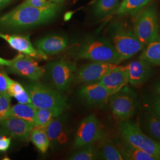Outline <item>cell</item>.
<instances>
[{
	"instance_id": "484cf974",
	"label": "cell",
	"mask_w": 160,
	"mask_h": 160,
	"mask_svg": "<svg viewBox=\"0 0 160 160\" xmlns=\"http://www.w3.org/2000/svg\"><path fill=\"white\" fill-rule=\"evenodd\" d=\"M29 139L42 154H46L50 147L49 140L45 129L34 128L30 133Z\"/></svg>"
},
{
	"instance_id": "2e32d148",
	"label": "cell",
	"mask_w": 160,
	"mask_h": 160,
	"mask_svg": "<svg viewBox=\"0 0 160 160\" xmlns=\"http://www.w3.org/2000/svg\"><path fill=\"white\" fill-rule=\"evenodd\" d=\"M33 45L38 51L48 57L64 51L68 46V39L63 34H49L36 40Z\"/></svg>"
},
{
	"instance_id": "30bf717a",
	"label": "cell",
	"mask_w": 160,
	"mask_h": 160,
	"mask_svg": "<svg viewBox=\"0 0 160 160\" xmlns=\"http://www.w3.org/2000/svg\"><path fill=\"white\" fill-rule=\"evenodd\" d=\"M12 60V64L7 67L8 73L21 76L32 81H39L43 78L45 69L40 67L34 58L19 53Z\"/></svg>"
},
{
	"instance_id": "ac0fdd59",
	"label": "cell",
	"mask_w": 160,
	"mask_h": 160,
	"mask_svg": "<svg viewBox=\"0 0 160 160\" xmlns=\"http://www.w3.org/2000/svg\"><path fill=\"white\" fill-rule=\"evenodd\" d=\"M98 82L108 90L110 96L120 91L129 83L126 66H119L110 71Z\"/></svg>"
},
{
	"instance_id": "ba28073f",
	"label": "cell",
	"mask_w": 160,
	"mask_h": 160,
	"mask_svg": "<svg viewBox=\"0 0 160 160\" xmlns=\"http://www.w3.org/2000/svg\"><path fill=\"white\" fill-rule=\"evenodd\" d=\"M133 30L144 45L159 36L157 12L154 7L147 8L138 14L133 21Z\"/></svg>"
},
{
	"instance_id": "7a4b0ae2",
	"label": "cell",
	"mask_w": 160,
	"mask_h": 160,
	"mask_svg": "<svg viewBox=\"0 0 160 160\" xmlns=\"http://www.w3.org/2000/svg\"><path fill=\"white\" fill-rule=\"evenodd\" d=\"M70 55L76 59H87L119 65L122 62L113 43L100 38H88L72 46Z\"/></svg>"
},
{
	"instance_id": "7c38bea8",
	"label": "cell",
	"mask_w": 160,
	"mask_h": 160,
	"mask_svg": "<svg viewBox=\"0 0 160 160\" xmlns=\"http://www.w3.org/2000/svg\"><path fill=\"white\" fill-rule=\"evenodd\" d=\"M78 94L87 105L98 108L104 107L110 96L108 90L98 82L83 84L80 87Z\"/></svg>"
},
{
	"instance_id": "52a82bcc",
	"label": "cell",
	"mask_w": 160,
	"mask_h": 160,
	"mask_svg": "<svg viewBox=\"0 0 160 160\" xmlns=\"http://www.w3.org/2000/svg\"><path fill=\"white\" fill-rule=\"evenodd\" d=\"M137 98L135 92L127 85L110 96L109 108L119 122L130 120L135 114L137 106Z\"/></svg>"
},
{
	"instance_id": "836d02e7",
	"label": "cell",
	"mask_w": 160,
	"mask_h": 160,
	"mask_svg": "<svg viewBox=\"0 0 160 160\" xmlns=\"http://www.w3.org/2000/svg\"><path fill=\"white\" fill-rule=\"evenodd\" d=\"M0 94L8 95L7 92V81L6 77V72L0 70Z\"/></svg>"
},
{
	"instance_id": "d4e9b609",
	"label": "cell",
	"mask_w": 160,
	"mask_h": 160,
	"mask_svg": "<svg viewBox=\"0 0 160 160\" xmlns=\"http://www.w3.org/2000/svg\"><path fill=\"white\" fill-rule=\"evenodd\" d=\"M139 58L147 61L152 65H160V37L147 45Z\"/></svg>"
},
{
	"instance_id": "3957f363",
	"label": "cell",
	"mask_w": 160,
	"mask_h": 160,
	"mask_svg": "<svg viewBox=\"0 0 160 160\" xmlns=\"http://www.w3.org/2000/svg\"><path fill=\"white\" fill-rule=\"evenodd\" d=\"M32 103L37 108L58 110L63 113L68 107L67 98L60 92L45 86L39 81H32L24 84Z\"/></svg>"
},
{
	"instance_id": "e0dca14e",
	"label": "cell",
	"mask_w": 160,
	"mask_h": 160,
	"mask_svg": "<svg viewBox=\"0 0 160 160\" xmlns=\"http://www.w3.org/2000/svg\"><path fill=\"white\" fill-rule=\"evenodd\" d=\"M0 126L5 129L12 138L22 142L29 141L30 133L34 128L32 122L12 116L0 120Z\"/></svg>"
},
{
	"instance_id": "f1b7e54d",
	"label": "cell",
	"mask_w": 160,
	"mask_h": 160,
	"mask_svg": "<svg viewBox=\"0 0 160 160\" xmlns=\"http://www.w3.org/2000/svg\"><path fill=\"white\" fill-rule=\"evenodd\" d=\"M151 0H123L115 13L118 15H128L139 12Z\"/></svg>"
},
{
	"instance_id": "d6a6232c",
	"label": "cell",
	"mask_w": 160,
	"mask_h": 160,
	"mask_svg": "<svg viewBox=\"0 0 160 160\" xmlns=\"http://www.w3.org/2000/svg\"><path fill=\"white\" fill-rule=\"evenodd\" d=\"M23 3L38 8H43L53 5L54 3L49 0H24Z\"/></svg>"
},
{
	"instance_id": "d590c367",
	"label": "cell",
	"mask_w": 160,
	"mask_h": 160,
	"mask_svg": "<svg viewBox=\"0 0 160 160\" xmlns=\"http://www.w3.org/2000/svg\"><path fill=\"white\" fill-rule=\"evenodd\" d=\"M12 59L8 60V59H6L2 58L0 57V66L8 67L12 64Z\"/></svg>"
},
{
	"instance_id": "4fadbf2b",
	"label": "cell",
	"mask_w": 160,
	"mask_h": 160,
	"mask_svg": "<svg viewBox=\"0 0 160 160\" xmlns=\"http://www.w3.org/2000/svg\"><path fill=\"white\" fill-rule=\"evenodd\" d=\"M45 131L49 140L50 147L53 150L61 148L68 141L69 129L62 114L55 118Z\"/></svg>"
},
{
	"instance_id": "8d00e7d4",
	"label": "cell",
	"mask_w": 160,
	"mask_h": 160,
	"mask_svg": "<svg viewBox=\"0 0 160 160\" xmlns=\"http://www.w3.org/2000/svg\"><path fill=\"white\" fill-rule=\"evenodd\" d=\"M12 0H0V8L6 6L8 3L11 2Z\"/></svg>"
},
{
	"instance_id": "cb8c5ba5",
	"label": "cell",
	"mask_w": 160,
	"mask_h": 160,
	"mask_svg": "<svg viewBox=\"0 0 160 160\" xmlns=\"http://www.w3.org/2000/svg\"><path fill=\"white\" fill-rule=\"evenodd\" d=\"M119 0H97L93 6V12L98 18H104L115 12Z\"/></svg>"
},
{
	"instance_id": "603a6c76",
	"label": "cell",
	"mask_w": 160,
	"mask_h": 160,
	"mask_svg": "<svg viewBox=\"0 0 160 160\" xmlns=\"http://www.w3.org/2000/svg\"><path fill=\"white\" fill-rule=\"evenodd\" d=\"M38 108L32 103H18L11 107L10 117L12 116L32 122L34 125Z\"/></svg>"
},
{
	"instance_id": "8992f818",
	"label": "cell",
	"mask_w": 160,
	"mask_h": 160,
	"mask_svg": "<svg viewBox=\"0 0 160 160\" xmlns=\"http://www.w3.org/2000/svg\"><path fill=\"white\" fill-rule=\"evenodd\" d=\"M76 63L68 60L61 59L48 63L43 78L52 88L59 92L69 89L73 83L77 70Z\"/></svg>"
},
{
	"instance_id": "6da1fadb",
	"label": "cell",
	"mask_w": 160,
	"mask_h": 160,
	"mask_svg": "<svg viewBox=\"0 0 160 160\" xmlns=\"http://www.w3.org/2000/svg\"><path fill=\"white\" fill-rule=\"evenodd\" d=\"M59 10L58 4L38 8L22 3L11 12L0 17V29L18 32L49 22L56 17Z\"/></svg>"
},
{
	"instance_id": "4dcf8cb0",
	"label": "cell",
	"mask_w": 160,
	"mask_h": 160,
	"mask_svg": "<svg viewBox=\"0 0 160 160\" xmlns=\"http://www.w3.org/2000/svg\"><path fill=\"white\" fill-rule=\"evenodd\" d=\"M11 98L9 95L0 94V120L10 117L11 109Z\"/></svg>"
},
{
	"instance_id": "74e56055",
	"label": "cell",
	"mask_w": 160,
	"mask_h": 160,
	"mask_svg": "<svg viewBox=\"0 0 160 160\" xmlns=\"http://www.w3.org/2000/svg\"><path fill=\"white\" fill-rule=\"evenodd\" d=\"M51 2L53 3H55V4H59L60 2H62L64 1L65 0H49Z\"/></svg>"
},
{
	"instance_id": "277c9868",
	"label": "cell",
	"mask_w": 160,
	"mask_h": 160,
	"mask_svg": "<svg viewBox=\"0 0 160 160\" xmlns=\"http://www.w3.org/2000/svg\"><path fill=\"white\" fill-rule=\"evenodd\" d=\"M110 34L122 62L135 55L145 46L138 39L133 29L125 23H112L110 28Z\"/></svg>"
},
{
	"instance_id": "e575fe53",
	"label": "cell",
	"mask_w": 160,
	"mask_h": 160,
	"mask_svg": "<svg viewBox=\"0 0 160 160\" xmlns=\"http://www.w3.org/2000/svg\"><path fill=\"white\" fill-rule=\"evenodd\" d=\"M153 92L160 96V77L155 80L152 85V89Z\"/></svg>"
},
{
	"instance_id": "8fae6325",
	"label": "cell",
	"mask_w": 160,
	"mask_h": 160,
	"mask_svg": "<svg viewBox=\"0 0 160 160\" xmlns=\"http://www.w3.org/2000/svg\"><path fill=\"white\" fill-rule=\"evenodd\" d=\"M119 65L101 62H92L81 66L75 74L73 82L86 84L97 82L110 71Z\"/></svg>"
},
{
	"instance_id": "9c48e42d",
	"label": "cell",
	"mask_w": 160,
	"mask_h": 160,
	"mask_svg": "<svg viewBox=\"0 0 160 160\" xmlns=\"http://www.w3.org/2000/svg\"><path fill=\"white\" fill-rule=\"evenodd\" d=\"M102 125L94 114H92L81 122L76 132L75 148L96 143L104 135Z\"/></svg>"
},
{
	"instance_id": "83f0119b",
	"label": "cell",
	"mask_w": 160,
	"mask_h": 160,
	"mask_svg": "<svg viewBox=\"0 0 160 160\" xmlns=\"http://www.w3.org/2000/svg\"><path fill=\"white\" fill-rule=\"evenodd\" d=\"M61 114L62 112L56 110L38 108L34 128L45 129L55 118Z\"/></svg>"
},
{
	"instance_id": "f546056e",
	"label": "cell",
	"mask_w": 160,
	"mask_h": 160,
	"mask_svg": "<svg viewBox=\"0 0 160 160\" xmlns=\"http://www.w3.org/2000/svg\"><path fill=\"white\" fill-rule=\"evenodd\" d=\"M69 160H98L96 143H92L77 148L68 158Z\"/></svg>"
},
{
	"instance_id": "9a60e30c",
	"label": "cell",
	"mask_w": 160,
	"mask_h": 160,
	"mask_svg": "<svg viewBox=\"0 0 160 160\" xmlns=\"http://www.w3.org/2000/svg\"><path fill=\"white\" fill-rule=\"evenodd\" d=\"M0 38L19 53L27 55L37 60H45L48 57L38 51L31 43L30 35L4 34L0 32Z\"/></svg>"
},
{
	"instance_id": "ffe728a7",
	"label": "cell",
	"mask_w": 160,
	"mask_h": 160,
	"mask_svg": "<svg viewBox=\"0 0 160 160\" xmlns=\"http://www.w3.org/2000/svg\"><path fill=\"white\" fill-rule=\"evenodd\" d=\"M96 144L98 160H125L119 146L107 137L106 134Z\"/></svg>"
},
{
	"instance_id": "44dd1931",
	"label": "cell",
	"mask_w": 160,
	"mask_h": 160,
	"mask_svg": "<svg viewBox=\"0 0 160 160\" xmlns=\"http://www.w3.org/2000/svg\"><path fill=\"white\" fill-rule=\"evenodd\" d=\"M121 140L118 146L125 160H155L152 156L142 149L138 148L122 139Z\"/></svg>"
},
{
	"instance_id": "5b68a950",
	"label": "cell",
	"mask_w": 160,
	"mask_h": 160,
	"mask_svg": "<svg viewBox=\"0 0 160 160\" xmlns=\"http://www.w3.org/2000/svg\"><path fill=\"white\" fill-rule=\"evenodd\" d=\"M118 129L121 139L142 149L155 160H160V143L145 134L137 122L130 120L119 122Z\"/></svg>"
},
{
	"instance_id": "7402d4cb",
	"label": "cell",
	"mask_w": 160,
	"mask_h": 160,
	"mask_svg": "<svg viewBox=\"0 0 160 160\" xmlns=\"http://www.w3.org/2000/svg\"><path fill=\"white\" fill-rule=\"evenodd\" d=\"M6 77L7 81V92L10 97L15 98L18 103H32L31 98L24 87L10 78L6 72Z\"/></svg>"
},
{
	"instance_id": "4316f807",
	"label": "cell",
	"mask_w": 160,
	"mask_h": 160,
	"mask_svg": "<svg viewBox=\"0 0 160 160\" xmlns=\"http://www.w3.org/2000/svg\"><path fill=\"white\" fill-rule=\"evenodd\" d=\"M143 109L154 114L160 119V96L152 90L142 96Z\"/></svg>"
},
{
	"instance_id": "1f68e13d",
	"label": "cell",
	"mask_w": 160,
	"mask_h": 160,
	"mask_svg": "<svg viewBox=\"0 0 160 160\" xmlns=\"http://www.w3.org/2000/svg\"><path fill=\"white\" fill-rule=\"evenodd\" d=\"M12 138L11 135L0 126V153L5 152L8 149Z\"/></svg>"
},
{
	"instance_id": "d6986e66",
	"label": "cell",
	"mask_w": 160,
	"mask_h": 160,
	"mask_svg": "<svg viewBox=\"0 0 160 160\" xmlns=\"http://www.w3.org/2000/svg\"><path fill=\"white\" fill-rule=\"evenodd\" d=\"M137 122L145 134L160 143V119L158 118L143 109L139 114Z\"/></svg>"
},
{
	"instance_id": "5bb4252c",
	"label": "cell",
	"mask_w": 160,
	"mask_h": 160,
	"mask_svg": "<svg viewBox=\"0 0 160 160\" xmlns=\"http://www.w3.org/2000/svg\"><path fill=\"white\" fill-rule=\"evenodd\" d=\"M129 83L134 87L142 86L154 74L152 65L147 61L139 58L126 65Z\"/></svg>"
}]
</instances>
